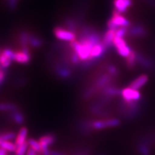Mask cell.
Instances as JSON below:
<instances>
[{"instance_id": "cell-1", "label": "cell", "mask_w": 155, "mask_h": 155, "mask_svg": "<svg viewBox=\"0 0 155 155\" xmlns=\"http://www.w3.org/2000/svg\"><path fill=\"white\" fill-rule=\"evenodd\" d=\"M131 26V23L128 19L121 15V13L114 10L111 18L108 21V29L117 30L120 28H129Z\"/></svg>"}, {"instance_id": "cell-2", "label": "cell", "mask_w": 155, "mask_h": 155, "mask_svg": "<svg viewBox=\"0 0 155 155\" xmlns=\"http://www.w3.org/2000/svg\"><path fill=\"white\" fill-rule=\"evenodd\" d=\"M121 121L119 119L112 118V119H108L104 120H96L91 123L93 129L95 130H101V129H106L108 128L116 127L120 125Z\"/></svg>"}, {"instance_id": "cell-3", "label": "cell", "mask_w": 155, "mask_h": 155, "mask_svg": "<svg viewBox=\"0 0 155 155\" xmlns=\"http://www.w3.org/2000/svg\"><path fill=\"white\" fill-rule=\"evenodd\" d=\"M54 35L58 40L63 41L73 42L76 40V35L72 31L65 29L61 27H56L53 30Z\"/></svg>"}, {"instance_id": "cell-4", "label": "cell", "mask_w": 155, "mask_h": 155, "mask_svg": "<svg viewBox=\"0 0 155 155\" xmlns=\"http://www.w3.org/2000/svg\"><path fill=\"white\" fill-rule=\"evenodd\" d=\"M55 137L53 134L42 136L39 139V142L41 145L42 155H51V151L49 150V147L55 143Z\"/></svg>"}, {"instance_id": "cell-5", "label": "cell", "mask_w": 155, "mask_h": 155, "mask_svg": "<svg viewBox=\"0 0 155 155\" xmlns=\"http://www.w3.org/2000/svg\"><path fill=\"white\" fill-rule=\"evenodd\" d=\"M121 95L123 100L127 102L139 101L141 99V94L139 91L134 90L129 87L123 89L121 91Z\"/></svg>"}, {"instance_id": "cell-6", "label": "cell", "mask_w": 155, "mask_h": 155, "mask_svg": "<svg viewBox=\"0 0 155 155\" xmlns=\"http://www.w3.org/2000/svg\"><path fill=\"white\" fill-rule=\"evenodd\" d=\"M14 53L9 48H6L0 55V65L2 68L6 69L11 65L12 62L14 61Z\"/></svg>"}, {"instance_id": "cell-7", "label": "cell", "mask_w": 155, "mask_h": 155, "mask_svg": "<svg viewBox=\"0 0 155 155\" xmlns=\"http://www.w3.org/2000/svg\"><path fill=\"white\" fill-rule=\"evenodd\" d=\"M31 55L29 48H22V50L15 52L14 61L18 63L28 64L30 62Z\"/></svg>"}, {"instance_id": "cell-8", "label": "cell", "mask_w": 155, "mask_h": 155, "mask_svg": "<svg viewBox=\"0 0 155 155\" xmlns=\"http://www.w3.org/2000/svg\"><path fill=\"white\" fill-rule=\"evenodd\" d=\"M128 33L131 36L136 38H145L148 35L149 32L147 29L143 25L137 24L131 26L129 30H128Z\"/></svg>"}, {"instance_id": "cell-9", "label": "cell", "mask_w": 155, "mask_h": 155, "mask_svg": "<svg viewBox=\"0 0 155 155\" xmlns=\"http://www.w3.org/2000/svg\"><path fill=\"white\" fill-rule=\"evenodd\" d=\"M106 48L103 45L101 42H98L94 45L90 53V63L91 64L94 60L101 58L105 53Z\"/></svg>"}, {"instance_id": "cell-10", "label": "cell", "mask_w": 155, "mask_h": 155, "mask_svg": "<svg viewBox=\"0 0 155 155\" xmlns=\"http://www.w3.org/2000/svg\"><path fill=\"white\" fill-rule=\"evenodd\" d=\"M133 5L132 0H114L115 10L119 13L125 12Z\"/></svg>"}, {"instance_id": "cell-11", "label": "cell", "mask_w": 155, "mask_h": 155, "mask_svg": "<svg viewBox=\"0 0 155 155\" xmlns=\"http://www.w3.org/2000/svg\"><path fill=\"white\" fill-rule=\"evenodd\" d=\"M116 30L114 29H108L103 37L101 42L106 48L113 46L114 38H116Z\"/></svg>"}, {"instance_id": "cell-12", "label": "cell", "mask_w": 155, "mask_h": 155, "mask_svg": "<svg viewBox=\"0 0 155 155\" xmlns=\"http://www.w3.org/2000/svg\"><path fill=\"white\" fill-rule=\"evenodd\" d=\"M149 77L147 75L142 74L140 76L137 77V78H135L130 84H129V88L134 89V90L138 91L139 89L142 88L143 86H145L147 84V83L148 82Z\"/></svg>"}, {"instance_id": "cell-13", "label": "cell", "mask_w": 155, "mask_h": 155, "mask_svg": "<svg viewBox=\"0 0 155 155\" xmlns=\"http://www.w3.org/2000/svg\"><path fill=\"white\" fill-rule=\"evenodd\" d=\"M137 63L139 64L141 67L145 69H152L155 68L154 63L150 58L145 57L141 54L137 53Z\"/></svg>"}, {"instance_id": "cell-14", "label": "cell", "mask_w": 155, "mask_h": 155, "mask_svg": "<svg viewBox=\"0 0 155 155\" xmlns=\"http://www.w3.org/2000/svg\"><path fill=\"white\" fill-rule=\"evenodd\" d=\"M28 133V128L25 127H22L20 128L18 134H17L16 138H15V143L17 146H19V145L24 144V143L26 142V141H27Z\"/></svg>"}, {"instance_id": "cell-15", "label": "cell", "mask_w": 155, "mask_h": 155, "mask_svg": "<svg viewBox=\"0 0 155 155\" xmlns=\"http://www.w3.org/2000/svg\"><path fill=\"white\" fill-rule=\"evenodd\" d=\"M104 94L106 95L107 97H111L118 96V95H120L121 94V91L119 89L116 87L111 86V85H109V86H106L105 88L104 89Z\"/></svg>"}, {"instance_id": "cell-16", "label": "cell", "mask_w": 155, "mask_h": 155, "mask_svg": "<svg viewBox=\"0 0 155 155\" xmlns=\"http://www.w3.org/2000/svg\"><path fill=\"white\" fill-rule=\"evenodd\" d=\"M126 64H127V68L130 69L134 68L136 65L137 64V52L132 50L130 55L126 58Z\"/></svg>"}, {"instance_id": "cell-17", "label": "cell", "mask_w": 155, "mask_h": 155, "mask_svg": "<svg viewBox=\"0 0 155 155\" xmlns=\"http://www.w3.org/2000/svg\"><path fill=\"white\" fill-rule=\"evenodd\" d=\"M18 111V106L12 103H0V111L14 112Z\"/></svg>"}, {"instance_id": "cell-18", "label": "cell", "mask_w": 155, "mask_h": 155, "mask_svg": "<svg viewBox=\"0 0 155 155\" xmlns=\"http://www.w3.org/2000/svg\"><path fill=\"white\" fill-rule=\"evenodd\" d=\"M0 147L9 152H15L17 150V145L15 144V143L12 142L10 141H1Z\"/></svg>"}, {"instance_id": "cell-19", "label": "cell", "mask_w": 155, "mask_h": 155, "mask_svg": "<svg viewBox=\"0 0 155 155\" xmlns=\"http://www.w3.org/2000/svg\"><path fill=\"white\" fill-rule=\"evenodd\" d=\"M12 119L18 125H22L25 123V116L19 111L12 112Z\"/></svg>"}, {"instance_id": "cell-20", "label": "cell", "mask_w": 155, "mask_h": 155, "mask_svg": "<svg viewBox=\"0 0 155 155\" xmlns=\"http://www.w3.org/2000/svg\"><path fill=\"white\" fill-rule=\"evenodd\" d=\"M116 50H117L118 53L120 55L122 56L124 58H127L128 56L130 55L131 52H132V49L128 45V44L125 45L121 46L119 48H116Z\"/></svg>"}, {"instance_id": "cell-21", "label": "cell", "mask_w": 155, "mask_h": 155, "mask_svg": "<svg viewBox=\"0 0 155 155\" xmlns=\"http://www.w3.org/2000/svg\"><path fill=\"white\" fill-rule=\"evenodd\" d=\"M28 142L29 144V146H30V148L32 149V150L35 151L38 154H40L41 153V145H40L39 141H37L34 139H29L28 140Z\"/></svg>"}, {"instance_id": "cell-22", "label": "cell", "mask_w": 155, "mask_h": 155, "mask_svg": "<svg viewBox=\"0 0 155 155\" xmlns=\"http://www.w3.org/2000/svg\"><path fill=\"white\" fill-rule=\"evenodd\" d=\"M29 150V144L28 141L24 144L17 146V150L15 151V155H26Z\"/></svg>"}, {"instance_id": "cell-23", "label": "cell", "mask_w": 155, "mask_h": 155, "mask_svg": "<svg viewBox=\"0 0 155 155\" xmlns=\"http://www.w3.org/2000/svg\"><path fill=\"white\" fill-rule=\"evenodd\" d=\"M30 45L33 48H40L42 45V40L38 37L31 34L30 38Z\"/></svg>"}, {"instance_id": "cell-24", "label": "cell", "mask_w": 155, "mask_h": 155, "mask_svg": "<svg viewBox=\"0 0 155 155\" xmlns=\"http://www.w3.org/2000/svg\"><path fill=\"white\" fill-rule=\"evenodd\" d=\"M16 134L12 131L2 134L0 135V140L1 141H11L16 138Z\"/></svg>"}, {"instance_id": "cell-25", "label": "cell", "mask_w": 155, "mask_h": 155, "mask_svg": "<svg viewBox=\"0 0 155 155\" xmlns=\"http://www.w3.org/2000/svg\"><path fill=\"white\" fill-rule=\"evenodd\" d=\"M128 33V29L127 28H120L116 30V37L118 38H124L126 35Z\"/></svg>"}, {"instance_id": "cell-26", "label": "cell", "mask_w": 155, "mask_h": 155, "mask_svg": "<svg viewBox=\"0 0 155 155\" xmlns=\"http://www.w3.org/2000/svg\"><path fill=\"white\" fill-rule=\"evenodd\" d=\"M139 152H141V154L143 155H149L150 154V150L148 149L146 145L144 144H141V145H139Z\"/></svg>"}, {"instance_id": "cell-27", "label": "cell", "mask_w": 155, "mask_h": 155, "mask_svg": "<svg viewBox=\"0 0 155 155\" xmlns=\"http://www.w3.org/2000/svg\"><path fill=\"white\" fill-rule=\"evenodd\" d=\"M6 78V73L5 71V69L1 68L0 69V86H2L4 81L5 80Z\"/></svg>"}, {"instance_id": "cell-28", "label": "cell", "mask_w": 155, "mask_h": 155, "mask_svg": "<svg viewBox=\"0 0 155 155\" xmlns=\"http://www.w3.org/2000/svg\"><path fill=\"white\" fill-rule=\"evenodd\" d=\"M143 1H144L147 5H149L150 7L155 9V0H143Z\"/></svg>"}, {"instance_id": "cell-29", "label": "cell", "mask_w": 155, "mask_h": 155, "mask_svg": "<svg viewBox=\"0 0 155 155\" xmlns=\"http://www.w3.org/2000/svg\"><path fill=\"white\" fill-rule=\"evenodd\" d=\"M38 153H37L35 151L32 150V149L31 148H29V150L28 151V152H27L26 155H38Z\"/></svg>"}, {"instance_id": "cell-30", "label": "cell", "mask_w": 155, "mask_h": 155, "mask_svg": "<svg viewBox=\"0 0 155 155\" xmlns=\"http://www.w3.org/2000/svg\"><path fill=\"white\" fill-rule=\"evenodd\" d=\"M51 155H65V154L61 152H58V151L53 150L51 151Z\"/></svg>"}, {"instance_id": "cell-31", "label": "cell", "mask_w": 155, "mask_h": 155, "mask_svg": "<svg viewBox=\"0 0 155 155\" xmlns=\"http://www.w3.org/2000/svg\"><path fill=\"white\" fill-rule=\"evenodd\" d=\"M75 155H88V153L87 152V151H81L75 154Z\"/></svg>"}, {"instance_id": "cell-32", "label": "cell", "mask_w": 155, "mask_h": 155, "mask_svg": "<svg viewBox=\"0 0 155 155\" xmlns=\"http://www.w3.org/2000/svg\"><path fill=\"white\" fill-rule=\"evenodd\" d=\"M7 152L6 150H3L2 148H1V147H0V155H7Z\"/></svg>"}, {"instance_id": "cell-33", "label": "cell", "mask_w": 155, "mask_h": 155, "mask_svg": "<svg viewBox=\"0 0 155 155\" xmlns=\"http://www.w3.org/2000/svg\"><path fill=\"white\" fill-rule=\"evenodd\" d=\"M38 155H42V154H38Z\"/></svg>"}, {"instance_id": "cell-34", "label": "cell", "mask_w": 155, "mask_h": 155, "mask_svg": "<svg viewBox=\"0 0 155 155\" xmlns=\"http://www.w3.org/2000/svg\"><path fill=\"white\" fill-rule=\"evenodd\" d=\"M0 144H1V140H0Z\"/></svg>"}]
</instances>
